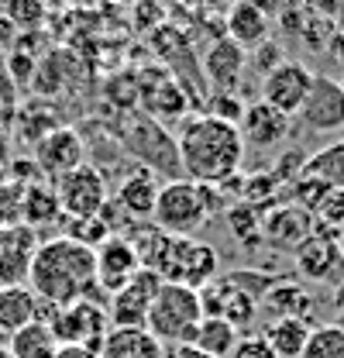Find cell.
<instances>
[{"instance_id":"f546056e","label":"cell","mask_w":344,"mask_h":358,"mask_svg":"<svg viewBox=\"0 0 344 358\" xmlns=\"http://www.w3.org/2000/svg\"><path fill=\"white\" fill-rule=\"evenodd\" d=\"M279 189H282V182L272 176V173H252V176H241L238 200H241V203H252L258 210H268L272 200L279 196Z\"/></svg>"},{"instance_id":"7dc6e473","label":"cell","mask_w":344,"mask_h":358,"mask_svg":"<svg viewBox=\"0 0 344 358\" xmlns=\"http://www.w3.org/2000/svg\"><path fill=\"white\" fill-rule=\"evenodd\" d=\"M0 358H10V352H7V345H0Z\"/></svg>"},{"instance_id":"e0dca14e","label":"cell","mask_w":344,"mask_h":358,"mask_svg":"<svg viewBox=\"0 0 344 358\" xmlns=\"http://www.w3.org/2000/svg\"><path fill=\"white\" fill-rule=\"evenodd\" d=\"M293 128V117H286L282 110L268 107V103H248L245 107V117L238 124L241 141L245 145H255V148H272V145H282L286 134Z\"/></svg>"},{"instance_id":"52a82bcc","label":"cell","mask_w":344,"mask_h":358,"mask_svg":"<svg viewBox=\"0 0 344 358\" xmlns=\"http://www.w3.org/2000/svg\"><path fill=\"white\" fill-rule=\"evenodd\" d=\"M55 196L62 207V217L76 221V217H100L103 203L110 200L107 193V179L96 166H76L73 173L55 179Z\"/></svg>"},{"instance_id":"ba28073f","label":"cell","mask_w":344,"mask_h":358,"mask_svg":"<svg viewBox=\"0 0 344 358\" xmlns=\"http://www.w3.org/2000/svg\"><path fill=\"white\" fill-rule=\"evenodd\" d=\"M159 289H162V275H155L148 268H138V275L131 279L124 289H117V293L107 296L110 327H145L148 310H152Z\"/></svg>"},{"instance_id":"30bf717a","label":"cell","mask_w":344,"mask_h":358,"mask_svg":"<svg viewBox=\"0 0 344 358\" xmlns=\"http://www.w3.org/2000/svg\"><path fill=\"white\" fill-rule=\"evenodd\" d=\"M300 121L310 131H341L344 128V87L334 76H313L310 93L300 107Z\"/></svg>"},{"instance_id":"5b68a950","label":"cell","mask_w":344,"mask_h":358,"mask_svg":"<svg viewBox=\"0 0 344 358\" xmlns=\"http://www.w3.org/2000/svg\"><path fill=\"white\" fill-rule=\"evenodd\" d=\"M52 327L59 345H83V348H100V341L110 331L107 303L100 300H73L66 307H48V317H42Z\"/></svg>"},{"instance_id":"4fadbf2b","label":"cell","mask_w":344,"mask_h":358,"mask_svg":"<svg viewBox=\"0 0 344 358\" xmlns=\"http://www.w3.org/2000/svg\"><path fill=\"white\" fill-rule=\"evenodd\" d=\"M35 166L45 179H62L83 166V138L73 128H52L35 145Z\"/></svg>"},{"instance_id":"f35d334b","label":"cell","mask_w":344,"mask_h":358,"mask_svg":"<svg viewBox=\"0 0 344 358\" xmlns=\"http://www.w3.org/2000/svg\"><path fill=\"white\" fill-rule=\"evenodd\" d=\"M55 358H100L96 348H83V345H59Z\"/></svg>"},{"instance_id":"3957f363","label":"cell","mask_w":344,"mask_h":358,"mask_svg":"<svg viewBox=\"0 0 344 358\" xmlns=\"http://www.w3.org/2000/svg\"><path fill=\"white\" fill-rule=\"evenodd\" d=\"M203 320V307H200V289H189V286H175V282H162L148 320H145V331L152 338H159L166 348H179V345H193L196 338V327Z\"/></svg>"},{"instance_id":"9c48e42d","label":"cell","mask_w":344,"mask_h":358,"mask_svg":"<svg viewBox=\"0 0 344 358\" xmlns=\"http://www.w3.org/2000/svg\"><path fill=\"white\" fill-rule=\"evenodd\" d=\"M93 266H96V289L103 296L124 289L131 279L138 275V252L131 248V241L124 234H110L100 248H93Z\"/></svg>"},{"instance_id":"7402d4cb","label":"cell","mask_w":344,"mask_h":358,"mask_svg":"<svg viewBox=\"0 0 344 358\" xmlns=\"http://www.w3.org/2000/svg\"><path fill=\"white\" fill-rule=\"evenodd\" d=\"M38 307H42L38 296L24 282L0 286V331H3V338L14 334V331H21L24 324L38 320Z\"/></svg>"},{"instance_id":"6da1fadb","label":"cell","mask_w":344,"mask_h":358,"mask_svg":"<svg viewBox=\"0 0 344 358\" xmlns=\"http://www.w3.org/2000/svg\"><path fill=\"white\" fill-rule=\"evenodd\" d=\"M28 289L45 307H66L73 300L107 303V296L96 289L93 248H86L66 234H59L52 241H38L31 268H28Z\"/></svg>"},{"instance_id":"ab89813d","label":"cell","mask_w":344,"mask_h":358,"mask_svg":"<svg viewBox=\"0 0 344 358\" xmlns=\"http://www.w3.org/2000/svg\"><path fill=\"white\" fill-rule=\"evenodd\" d=\"M327 48H331V55H334V59H341V62H344V28H338V31L331 35Z\"/></svg>"},{"instance_id":"836d02e7","label":"cell","mask_w":344,"mask_h":358,"mask_svg":"<svg viewBox=\"0 0 344 358\" xmlns=\"http://www.w3.org/2000/svg\"><path fill=\"white\" fill-rule=\"evenodd\" d=\"M245 100L238 96V93H214L210 96V103H207V117H217V121H224V124H241V117H245Z\"/></svg>"},{"instance_id":"e575fe53","label":"cell","mask_w":344,"mask_h":358,"mask_svg":"<svg viewBox=\"0 0 344 358\" xmlns=\"http://www.w3.org/2000/svg\"><path fill=\"white\" fill-rule=\"evenodd\" d=\"M21 200H24V186L21 182H3L0 186V227L21 224Z\"/></svg>"},{"instance_id":"8fae6325","label":"cell","mask_w":344,"mask_h":358,"mask_svg":"<svg viewBox=\"0 0 344 358\" xmlns=\"http://www.w3.org/2000/svg\"><path fill=\"white\" fill-rule=\"evenodd\" d=\"M310 83H313V73L303 66V62H282L279 69H272L265 80H261V103L282 110L286 117H296L310 93Z\"/></svg>"},{"instance_id":"7bdbcfd3","label":"cell","mask_w":344,"mask_h":358,"mask_svg":"<svg viewBox=\"0 0 344 358\" xmlns=\"http://www.w3.org/2000/svg\"><path fill=\"white\" fill-rule=\"evenodd\" d=\"M3 159H7V138L0 134V166H3Z\"/></svg>"},{"instance_id":"484cf974","label":"cell","mask_w":344,"mask_h":358,"mask_svg":"<svg viewBox=\"0 0 344 358\" xmlns=\"http://www.w3.org/2000/svg\"><path fill=\"white\" fill-rule=\"evenodd\" d=\"M238 338H241V334H238L227 320H220V317H203L200 327H196L193 348L207 352L210 358H227L231 355V348L238 345Z\"/></svg>"},{"instance_id":"60d3db41","label":"cell","mask_w":344,"mask_h":358,"mask_svg":"<svg viewBox=\"0 0 344 358\" xmlns=\"http://www.w3.org/2000/svg\"><path fill=\"white\" fill-rule=\"evenodd\" d=\"M169 358H210V355L200 352V348H193V345H179V348H172Z\"/></svg>"},{"instance_id":"ffe728a7","label":"cell","mask_w":344,"mask_h":358,"mask_svg":"<svg viewBox=\"0 0 344 358\" xmlns=\"http://www.w3.org/2000/svg\"><path fill=\"white\" fill-rule=\"evenodd\" d=\"M268 31H272V21L265 17V10L255 0H234L227 7V38L234 45H241L245 52L268 42Z\"/></svg>"},{"instance_id":"9a60e30c","label":"cell","mask_w":344,"mask_h":358,"mask_svg":"<svg viewBox=\"0 0 344 358\" xmlns=\"http://www.w3.org/2000/svg\"><path fill=\"white\" fill-rule=\"evenodd\" d=\"M293 255H296V268L313 282H338L344 275V259L338 252V238L334 234L313 231Z\"/></svg>"},{"instance_id":"1f68e13d","label":"cell","mask_w":344,"mask_h":358,"mask_svg":"<svg viewBox=\"0 0 344 358\" xmlns=\"http://www.w3.org/2000/svg\"><path fill=\"white\" fill-rule=\"evenodd\" d=\"M289 189H293V203H296V207H303L306 214H313V210L324 203V196L331 193V186H327L324 179L306 176V173H303L296 182H289Z\"/></svg>"},{"instance_id":"277c9868","label":"cell","mask_w":344,"mask_h":358,"mask_svg":"<svg viewBox=\"0 0 344 358\" xmlns=\"http://www.w3.org/2000/svg\"><path fill=\"white\" fill-rule=\"evenodd\" d=\"M152 224L159 231H166L172 238H193V231H200L203 224H210L200 189L193 179H169L166 186H159V200L152 210Z\"/></svg>"},{"instance_id":"bcb514c9","label":"cell","mask_w":344,"mask_h":358,"mask_svg":"<svg viewBox=\"0 0 344 358\" xmlns=\"http://www.w3.org/2000/svg\"><path fill=\"white\" fill-rule=\"evenodd\" d=\"M334 324H338V327H341V331H344V310L338 313V320H334Z\"/></svg>"},{"instance_id":"603a6c76","label":"cell","mask_w":344,"mask_h":358,"mask_svg":"<svg viewBox=\"0 0 344 358\" xmlns=\"http://www.w3.org/2000/svg\"><path fill=\"white\" fill-rule=\"evenodd\" d=\"M7 352H10V358H55L59 341L45 320H31L21 331L7 334Z\"/></svg>"},{"instance_id":"7a4b0ae2","label":"cell","mask_w":344,"mask_h":358,"mask_svg":"<svg viewBox=\"0 0 344 358\" xmlns=\"http://www.w3.org/2000/svg\"><path fill=\"white\" fill-rule=\"evenodd\" d=\"M175 155H179V169L186 173V179L220 186L224 179L241 173L245 141L234 124L196 114V117L182 121L179 138H175Z\"/></svg>"},{"instance_id":"7c38bea8","label":"cell","mask_w":344,"mask_h":358,"mask_svg":"<svg viewBox=\"0 0 344 358\" xmlns=\"http://www.w3.org/2000/svg\"><path fill=\"white\" fill-rule=\"evenodd\" d=\"M310 234H313V214H306L296 203H279L261 210V245L296 252Z\"/></svg>"},{"instance_id":"8992f818","label":"cell","mask_w":344,"mask_h":358,"mask_svg":"<svg viewBox=\"0 0 344 358\" xmlns=\"http://www.w3.org/2000/svg\"><path fill=\"white\" fill-rule=\"evenodd\" d=\"M217 248L200 241V238H172L169 252L159 266L162 282H175V286H189V289H203L207 282L217 279Z\"/></svg>"},{"instance_id":"44dd1931","label":"cell","mask_w":344,"mask_h":358,"mask_svg":"<svg viewBox=\"0 0 344 358\" xmlns=\"http://www.w3.org/2000/svg\"><path fill=\"white\" fill-rule=\"evenodd\" d=\"M110 200L124 210V217H128V221L152 217L155 200H159V182H155V176H152L148 169H138V173L124 176V182L117 186V193H114Z\"/></svg>"},{"instance_id":"4316f807","label":"cell","mask_w":344,"mask_h":358,"mask_svg":"<svg viewBox=\"0 0 344 358\" xmlns=\"http://www.w3.org/2000/svg\"><path fill=\"white\" fill-rule=\"evenodd\" d=\"M303 173L324 179L331 189H344V141H334V145L320 148L317 155H310Z\"/></svg>"},{"instance_id":"d6986e66","label":"cell","mask_w":344,"mask_h":358,"mask_svg":"<svg viewBox=\"0 0 344 358\" xmlns=\"http://www.w3.org/2000/svg\"><path fill=\"white\" fill-rule=\"evenodd\" d=\"M258 310L272 313V320H282V317H286V320L310 324L313 313H317V296H313L310 289H303L300 282H275V286L261 296Z\"/></svg>"},{"instance_id":"ee69618b","label":"cell","mask_w":344,"mask_h":358,"mask_svg":"<svg viewBox=\"0 0 344 358\" xmlns=\"http://www.w3.org/2000/svg\"><path fill=\"white\" fill-rule=\"evenodd\" d=\"M210 7H227V3H234V0H207Z\"/></svg>"},{"instance_id":"c3c4849f","label":"cell","mask_w":344,"mask_h":358,"mask_svg":"<svg viewBox=\"0 0 344 358\" xmlns=\"http://www.w3.org/2000/svg\"><path fill=\"white\" fill-rule=\"evenodd\" d=\"M341 87H344V83H341Z\"/></svg>"},{"instance_id":"2e32d148","label":"cell","mask_w":344,"mask_h":358,"mask_svg":"<svg viewBox=\"0 0 344 358\" xmlns=\"http://www.w3.org/2000/svg\"><path fill=\"white\" fill-rule=\"evenodd\" d=\"M248 69V52L241 45H234L227 35L210 42L203 55V76L210 80L214 93H238V83Z\"/></svg>"},{"instance_id":"d590c367","label":"cell","mask_w":344,"mask_h":358,"mask_svg":"<svg viewBox=\"0 0 344 358\" xmlns=\"http://www.w3.org/2000/svg\"><path fill=\"white\" fill-rule=\"evenodd\" d=\"M227 358H275V352L265 345L261 334H241L238 345L231 348V355Z\"/></svg>"},{"instance_id":"cb8c5ba5","label":"cell","mask_w":344,"mask_h":358,"mask_svg":"<svg viewBox=\"0 0 344 358\" xmlns=\"http://www.w3.org/2000/svg\"><path fill=\"white\" fill-rule=\"evenodd\" d=\"M313 324H303V320H268L261 338L265 345L275 352V358H300L306 348V338H310Z\"/></svg>"},{"instance_id":"74e56055","label":"cell","mask_w":344,"mask_h":358,"mask_svg":"<svg viewBox=\"0 0 344 358\" xmlns=\"http://www.w3.org/2000/svg\"><path fill=\"white\" fill-rule=\"evenodd\" d=\"M255 3L261 7V10H265V17H268L272 24L300 10V0H255Z\"/></svg>"},{"instance_id":"8d00e7d4","label":"cell","mask_w":344,"mask_h":358,"mask_svg":"<svg viewBox=\"0 0 344 358\" xmlns=\"http://www.w3.org/2000/svg\"><path fill=\"white\" fill-rule=\"evenodd\" d=\"M7 14L17 21V24H24V28H35L38 21H42V0H14L10 7H7Z\"/></svg>"},{"instance_id":"f6af8a7d","label":"cell","mask_w":344,"mask_h":358,"mask_svg":"<svg viewBox=\"0 0 344 358\" xmlns=\"http://www.w3.org/2000/svg\"><path fill=\"white\" fill-rule=\"evenodd\" d=\"M338 252H341V259H344V231L338 234Z\"/></svg>"},{"instance_id":"5bb4252c","label":"cell","mask_w":344,"mask_h":358,"mask_svg":"<svg viewBox=\"0 0 344 358\" xmlns=\"http://www.w3.org/2000/svg\"><path fill=\"white\" fill-rule=\"evenodd\" d=\"M38 248V234L28 224L0 227V286H17L28 279V268Z\"/></svg>"},{"instance_id":"ac0fdd59","label":"cell","mask_w":344,"mask_h":358,"mask_svg":"<svg viewBox=\"0 0 344 358\" xmlns=\"http://www.w3.org/2000/svg\"><path fill=\"white\" fill-rule=\"evenodd\" d=\"M100 358H169L166 345L145 327H110L96 348Z\"/></svg>"},{"instance_id":"83f0119b","label":"cell","mask_w":344,"mask_h":358,"mask_svg":"<svg viewBox=\"0 0 344 358\" xmlns=\"http://www.w3.org/2000/svg\"><path fill=\"white\" fill-rule=\"evenodd\" d=\"M224 221H227V231L245 245V248H258L261 245V210L252 207V203H234L224 210Z\"/></svg>"},{"instance_id":"f1b7e54d","label":"cell","mask_w":344,"mask_h":358,"mask_svg":"<svg viewBox=\"0 0 344 358\" xmlns=\"http://www.w3.org/2000/svg\"><path fill=\"white\" fill-rule=\"evenodd\" d=\"M300 358H344V331L338 324H317Z\"/></svg>"},{"instance_id":"b9f144b4","label":"cell","mask_w":344,"mask_h":358,"mask_svg":"<svg viewBox=\"0 0 344 358\" xmlns=\"http://www.w3.org/2000/svg\"><path fill=\"white\" fill-rule=\"evenodd\" d=\"M334 303H338V307L344 310V275L338 279V282H334Z\"/></svg>"},{"instance_id":"d4e9b609","label":"cell","mask_w":344,"mask_h":358,"mask_svg":"<svg viewBox=\"0 0 344 358\" xmlns=\"http://www.w3.org/2000/svg\"><path fill=\"white\" fill-rule=\"evenodd\" d=\"M62 217V207H59V196H55V186H45V182H28L24 186V200H21V224L28 227H42V224Z\"/></svg>"},{"instance_id":"d6a6232c","label":"cell","mask_w":344,"mask_h":358,"mask_svg":"<svg viewBox=\"0 0 344 358\" xmlns=\"http://www.w3.org/2000/svg\"><path fill=\"white\" fill-rule=\"evenodd\" d=\"M282 62H286V48L275 42V38L255 45V48H252V55H248V69H252V73H258L261 80H265L272 69H279Z\"/></svg>"},{"instance_id":"4dcf8cb0","label":"cell","mask_w":344,"mask_h":358,"mask_svg":"<svg viewBox=\"0 0 344 358\" xmlns=\"http://www.w3.org/2000/svg\"><path fill=\"white\" fill-rule=\"evenodd\" d=\"M313 231H324L334 238L344 231V189H331L324 203L313 210Z\"/></svg>"}]
</instances>
